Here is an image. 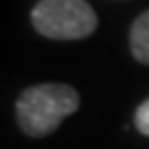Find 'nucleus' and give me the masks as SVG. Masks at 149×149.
<instances>
[{
	"mask_svg": "<svg viewBox=\"0 0 149 149\" xmlns=\"http://www.w3.org/2000/svg\"><path fill=\"white\" fill-rule=\"evenodd\" d=\"M79 92L68 84H35L15 99V121L31 138H44L57 132L61 121L79 110Z\"/></svg>",
	"mask_w": 149,
	"mask_h": 149,
	"instance_id": "obj_1",
	"label": "nucleus"
},
{
	"mask_svg": "<svg viewBox=\"0 0 149 149\" xmlns=\"http://www.w3.org/2000/svg\"><path fill=\"white\" fill-rule=\"evenodd\" d=\"M31 24L48 40H84L99 26L97 13L86 0H37L31 9Z\"/></svg>",
	"mask_w": 149,
	"mask_h": 149,
	"instance_id": "obj_2",
	"label": "nucleus"
},
{
	"mask_svg": "<svg viewBox=\"0 0 149 149\" xmlns=\"http://www.w3.org/2000/svg\"><path fill=\"white\" fill-rule=\"evenodd\" d=\"M134 127L138 134L149 136V97L143 103H138V107L134 110Z\"/></svg>",
	"mask_w": 149,
	"mask_h": 149,
	"instance_id": "obj_4",
	"label": "nucleus"
},
{
	"mask_svg": "<svg viewBox=\"0 0 149 149\" xmlns=\"http://www.w3.org/2000/svg\"><path fill=\"white\" fill-rule=\"evenodd\" d=\"M130 53L138 64L149 66V9L143 11L130 26Z\"/></svg>",
	"mask_w": 149,
	"mask_h": 149,
	"instance_id": "obj_3",
	"label": "nucleus"
}]
</instances>
